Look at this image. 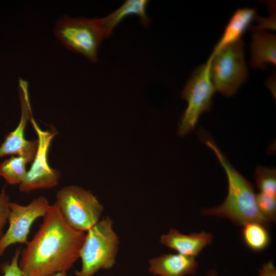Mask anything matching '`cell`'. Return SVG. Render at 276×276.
Instances as JSON below:
<instances>
[{
  "instance_id": "obj_16",
  "label": "cell",
  "mask_w": 276,
  "mask_h": 276,
  "mask_svg": "<svg viewBox=\"0 0 276 276\" xmlns=\"http://www.w3.org/2000/svg\"><path fill=\"white\" fill-rule=\"evenodd\" d=\"M242 226V240L249 249L260 252L268 246L270 236L267 226L258 222H250Z\"/></svg>"
},
{
  "instance_id": "obj_12",
  "label": "cell",
  "mask_w": 276,
  "mask_h": 276,
  "mask_svg": "<svg viewBox=\"0 0 276 276\" xmlns=\"http://www.w3.org/2000/svg\"><path fill=\"white\" fill-rule=\"evenodd\" d=\"M149 270L153 275L185 276L195 274L198 263L194 257L179 254H164L151 259Z\"/></svg>"
},
{
  "instance_id": "obj_13",
  "label": "cell",
  "mask_w": 276,
  "mask_h": 276,
  "mask_svg": "<svg viewBox=\"0 0 276 276\" xmlns=\"http://www.w3.org/2000/svg\"><path fill=\"white\" fill-rule=\"evenodd\" d=\"M250 66L266 70L268 64L275 65L276 37L271 33L253 31L250 43Z\"/></svg>"
},
{
  "instance_id": "obj_14",
  "label": "cell",
  "mask_w": 276,
  "mask_h": 276,
  "mask_svg": "<svg viewBox=\"0 0 276 276\" xmlns=\"http://www.w3.org/2000/svg\"><path fill=\"white\" fill-rule=\"evenodd\" d=\"M254 8H243L237 10L230 18L223 34L213 50V55L221 49L240 40L256 17Z\"/></svg>"
},
{
  "instance_id": "obj_4",
  "label": "cell",
  "mask_w": 276,
  "mask_h": 276,
  "mask_svg": "<svg viewBox=\"0 0 276 276\" xmlns=\"http://www.w3.org/2000/svg\"><path fill=\"white\" fill-rule=\"evenodd\" d=\"M54 33L67 49L95 63L101 43L108 37L101 18L72 17L66 14L57 20Z\"/></svg>"
},
{
  "instance_id": "obj_23",
  "label": "cell",
  "mask_w": 276,
  "mask_h": 276,
  "mask_svg": "<svg viewBox=\"0 0 276 276\" xmlns=\"http://www.w3.org/2000/svg\"><path fill=\"white\" fill-rule=\"evenodd\" d=\"M52 276H67L66 271L59 272Z\"/></svg>"
},
{
  "instance_id": "obj_19",
  "label": "cell",
  "mask_w": 276,
  "mask_h": 276,
  "mask_svg": "<svg viewBox=\"0 0 276 276\" xmlns=\"http://www.w3.org/2000/svg\"><path fill=\"white\" fill-rule=\"evenodd\" d=\"M256 202L261 213L270 222L276 218V197L263 193L256 194Z\"/></svg>"
},
{
  "instance_id": "obj_18",
  "label": "cell",
  "mask_w": 276,
  "mask_h": 276,
  "mask_svg": "<svg viewBox=\"0 0 276 276\" xmlns=\"http://www.w3.org/2000/svg\"><path fill=\"white\" fill-rule=\"evenodd\" d=\"M255 178L260 192L276 197V170L274 168L258 166Z\"/></svg>"
},
{
  "instance_id": "obj_17",
  "label": "cell",
  "mask_w": 276,
  "mask_h": 276,
  "mask_svg": "<svg viewBox=\"0 0 276 276\" xmlns=\"http://www.w3.org/2000/svg\"><path fill=\"white\" fill-rule=\"evenodd\" d=\"M30 162L24 157L13 155L0 164V176L10 185H20L27 170L26 164Z\"/></svg>"
},
{
  "instance_id": "obj_3",
  "label": "cell",
  "mask_w": 276,
  "mask_h": 276,
  "mask_svg": "<svg viewBox=\"0 0 276 276\" xmlns=\"http://www.w3.org/2000/svg\"><path fill=\"white\" fill-rule=\"evenodd\" d=\"M109 217L99 220L87 231L79 258L82 266L76 276H93L101 269L112 268L116 262L119 239Z\"/></svg>"
},
{
  "instance_id": "obj_5",
  "label": "cell",
  "mask_w": 276,
  "mask_h": 276,
  "mask_svg": "<svg viewBox=\"0 0 276 276\" xmlns=\"http://www.w3.org/2000/svg\"><path fill=\"white\" fill-rule=\"evenodd\" d=\"M215 90L223 95H234L248 77L242 39L211 55L206 61Z\"/></svg>"
},
{
  "instance_id": "obj_22",
  "label": "cell",
  "mask_w": 276,
  "mask_h": 276,
  "mask_svg": "<svg viewBox=\"0 0 276 276\" xmlns=\"http://www.w3.org/2000/svg\"><path fill=\"white\" fill-rule=\"evenodd\" d=\"M258 276H276V269L272 261L263 265Z\"/></svg>"
},
{
  "instance_id": "obj_20",
  "label": "cell",
  "mask_w": 276,
  "mask_h": 276,
  "mask_svg": "<svg viewBox=\"0 0 276 276\" xmlns=\"http://www.w3.org/2000/svg\"><path fill=\"white\" fill-rule=\"evenodd\" d=\"M9 196L4 187L0 192V239L4 233L3 229L8 222L10 213Z\"/></svg>"
},
{
  "instance_id": "obj_8",
  "label": "cell",
  "mask_w": 276,
  "mask_h": 276,
  "mask_svg": "<svg viewBox=\"0 0 276 276\" xmlns=\"http://www.w3.org/2000/svg\"><path fill=\"white\" fill-rule=\"evenodd\" d=\"M30 121L38 137V145L31 167L19 185V190L24 193L53 188L59 180V172L50 167L48 160L49 148L56 133L41 129L33 115Z\"/></svg>"
},
{
  "instance_id": "obj_7",
  "label": "cell",
  "mask_w": 276,
  "mask_h": 276,
  "mask_svg": "<svg viewBox=\"0 0 276 276\" xmlns=\"http://www.w3.org/2000/svg\"><path fill=\"white\" fill-rule=\"evenodd\" d=\"M215 91L206 62L195 70L182 91V98L187 101L188 106L181 119L179 135L193 130L201 114L210 110Z\"/></svg>"
},
{
  "instance_id": "obj_6",
  "label": "cell",
  "mask_w": 276,
  "mask_h": 276,
  "mask_svg": "<svg viewBox=\"0 0 276 276\" xmlns=\"http://www.w3.org/2000/svg\"><path fill=\"white\" fill-rule=\"evenodd\" d=\"M65 222L73 229L87 232L99 220L103 207L90 191L70 186L57 193L54 203Z\"/></svg>"
},
{
  "instance_id": "obj_21",
  "label": "cell",
  "mask_w": 276,
  "mask_h": 276,
  "mask_svg": "<svg viewBox=\"0 0 276 276\" xmlns=\"http://www.w3.org/2000/svg\"><path fill=\"white\" fill-rule=\"evenodd\" d=\"M20 252L21 248H17L11 261L2 266L3 276H23L22 272L19 265Z\"/></svg>"
},
{
  "instance_id": "obj_10",
  "label": "cell",
  "mask_w": 276,
  "mask_h": 276,
  "mask_svg": "<svg viewBox=\"0 0 276 276\" xmlns=\"http://www.w3.org/2000/svg\"><path fill=\"white\" fill-rule=\"evenodd\" d=\"M19 94L21 106L19 122L14 130L10 132L0 146V157L16 155L25 157L32 162L38 145V140L28 141L25 136L27 123L33 115L27 81L19 80Z\"/></svg>"
},
{
  "instance_id": "obj_1",
  "label": "cell",
  "mask_w": 276,
  "mask_h": 276,
  "mask_svg": "<svg viewBox=\"0 0 276 276\" xmlns=\"http://www.w3.org/2000/svg\"><path fill=\"white\" fill-rule=\"evenodd\" d=\"M85 233L71 227L55 203L20 252L23 276H52L67 271L79 258Z\"/></svg>"
},
{
  "instance_id": "obj_15",
  "label": "cell",
  "mask_w": 276,
  "mask_h": 276,
  "mask_svg": "<svg viewBox=\"0 0 276 276\" xmlns=\"http://www.w3.org/2000/svg\"><path fill=\"white\" fill-rule=\"evenodd\" d=\"M149 1L147 0H127L117 10L106 17L101 18L108 37L114 28L126 17L132 15L139 17L143 26L148 27L150 19L147 14Z\"/></svg>"
},
{
  "instance_id": "obj_24",
  "label": "cell",
  "mask_w": 276,
  "mask_h": 276,
  "mask_svg": "<svg viewBox=\"0 0 276 276\" xmlns=\"http://www.w3.org/2000/svg\"><path fill=\"white\" fill-rule=\"evenodd\" d=\"M207 276H217V274L215 270H211L207 274Z\"/></svg>"
},
{
  "instance_id": "obj_2",
  "label": "cell",
  "mask_w": 276,
  "mask_h": 276,
  "mask_svg": "<svg viewBox=\"0 0 276 276\" xmlns=\"http://www.w3.org/2000/svg\"><path fill=\"white\" fill-rule=\"evenodd\" d=\"M205 143L214 151L226 173L228 194L222 204L215 208L203 209L202 213L227 218L237 225L258 222L268 227L271 222L258 208L253 185L232 166L212 141L207 140Z\"/></svg>"
},
{
  "instance_id": "obj_11",
  "label": "cell",
  "mask_w": 276,
  "mask_h": 276,
  "mask_svg": "<svg viewBox=\"0 0 276 276\" xmlns=\"http://www.w3.org/2000/svg\"><path fill=\"white\" fill-rule=\"evenodd\" d=\"M213 238L211 234L204 231L186 235L171 228L167 234L161 236L159 241L178 254L195 258L212 243Z\"/></svg>"
},
{
  "instance_id": "obj_9",
  "label": "cell",
  "mask_w": 276,
  "mask_h": 276,
  "mask_svg": "<svg viewBox=\"0 0 276 276\" xmlns=\"http://www.w3.org/2000/svg\"><path fill=\"white\" fill-rule=\"evenodd\" d=\"M50 206L48 199L42 196L34 199L26 205L10 202L9 227L0 239V256L14 244H27L33 223L38 218L44 217Z\"/></svg>"
}]
</instances>
